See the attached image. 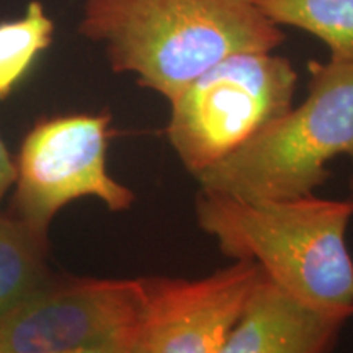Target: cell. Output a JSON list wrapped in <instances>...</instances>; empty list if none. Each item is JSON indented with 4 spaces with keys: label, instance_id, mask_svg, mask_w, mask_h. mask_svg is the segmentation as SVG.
Masks as SVG:
<instances>
[{
    "label": "cell",
    "instance_id": "1",
    "mask_svg": "<svg viewBox=\"0 0 353 353\" xmlns=\"http://www.w3.org/2000/svg\"><path fill=\"white\" fill-rule=\"evenodd\" d=\"M79 33L103 44L114 72L169 101L226 57L286 38L255 0H85Z\"/></svg>",
    "mask_w": 353,
    "mask_h": 353
},
{
    "label": "cell",
    "instance_id": "2",
    "mask_svg": "<svg viewBox=\"0 0 353 353\" xmlns=\"http://www.w3.org/2000/svg\"><path fill=\"white\" fill-rule=\"evenodd\" d=\"M196 219L234 260H249L304 306L353 317V260L347 229L353 198L312 195L247 201L200 190Z\"/></svg>",
    "mask_w": 353,
    "mask_h": 353
},
{
    "label": "cell",
    "instance_id": "3",
    "mask_svg": "<svg viewBox=\"0 0 353 353\" xmlns=\"http://www.w3.org/2000/svg\"><path fill=\"white\" fill-rule=\"evenodd\" d=\"M353 161V63H309L307 97L195 179L205 192L247 201L312 195L325 164Z\"/></svg>",
    "mask_w": 353,
    "mask_h": 353
},
{
    "label": "cell",
    "instance_id": "4",
    "mask_svg": "<svg viewBox=\"0 0 353 353\" xmlns=\"http://www.w3.org/2000/svg\"><path fill=\"white\" fill-rule=\"evenodd\" d=\"M296 83L293 64L273 51L226 57L169 101L165 132L172 149L198 175L288 112Z\"/></svg>",
    "mask_w": 353,
    "mask_h": 353
},
{
    "label": "cell",
    "instance_id": "5",
    "mask_svg": "<svg viewBox=\"0 0 353 353\" xmlns=\"http://www.w3.org/2000/svg\"><path fill=\"white\" fill-rule=\"evenodd\" d=\"M108 113L41 118L25 136L17 159L15 218L41 239L63 206L95 196L113 213L136 196L107 169L112 130Z\"/></svg>",
    "mask_w": 353,
    "mask_h": 353
},
{
    "label": "cell",
    "instance_id": "6",
    "mask_svg": "<svg viewBox=\"0 0 353 353\" xmlns=\"http://www.w3.org/2000/svg\"><path fill=\"white\" fill-rule=\"evenodd\" d=\"M144 309L143 278L46 281L0 314V353L136 347Z\"/></svg>",
    "mask_w": 353,
    "mask_h": 353
},
{
    "label": "cell",
    "instance_id": "7",
    "mask_svg": "<svg viewBox=\"0 0 353 353\" xmlns=\"http://www.w3.org/2000/svg\"><path fill=\"white\" fill-rule=\"evenodd\" d=\"M249 260L208 276L143 278L145 309L136 353H219L260 278Z\"/></svg>",
    "mask_w": 353,
    "mask_h": 353
},
{
    "label": "cell",
    "instance_id": "8",
    "mask_svg": "<svg viewBox=\"0 0 353 353\" xmlns=\"http://www.w3.org/2000/svg\"><path fill=\"white\" fill-rule=\"evenodd\" d=\"M348 319L304 306L260 273L219 353H330Z\"/></svg>",
    "mask_w": 353,
    "mask_h": 353
},
{
    "label": "cell",
    "instance_id": "9",
    "mask_svg": "<svg viewBox=\"0 0 353 353\" xmlns=\"http://www.w3.org/2000/svg\"><path fill=\"white\" fill-rule=\"evenodd\" d=\"M278 26H293L321 39L335 61L353 63V0H255Z\"/></svg>",
    "mask_w": 353,
    "mask_h": 353
},
{
    "label": "cell",
    "instance_id": "10",
    "mask_svg": "<svg viewBox=\"0 0 353 353\" xmlns=\"http://www.w3.org/2000/svg\"><path fill=\"white\" fill-rule=\"evenodd\" d=\"M44 252L46 239L15 216H0V314L46 283Z\"/></svg>",
    "mask_w": 353,
    "mask_h": 353
},
{
    "label": "cell",
    "instance_id": "11",
    "mask_svg": "<svg viewBox=\"0 0 353 353\" xmlns=\"http://www.w3.org/2000/svg\"><path fill=\"white\" fill-rule=\"evenodd\" d=\"M52 38L54 21L41 2L30 3L20 19L0 23V100L12 94Z\"/></svg>",
    "mask_w": 353,
    "mask_h": 353
},
{
    "label": "cell",
    "instance_id": "12",
    "mask_svg": "<svg viewBox=\"0 0 353 353\" xmlns=\"http://www.w3.org/2000/svg\"><path fill=\"white\" fill-rule=\"evenodd\" d=\"M17 167L15 162L12 161L10 154H8L6 144L0 138V200L6 195V192L10 188V185L15 182Z\"/></svg>",
    "mask_w": 353,
    "mask_h": 353
},
{
    "label": "cell",
    "instance_id": "13",
    "mask_svg": "<svg viewBox=\"0 0 353 353\" xmlns=\"http://www.w3.org/2000/svg\"><path fill=\"white\" fill-rule=\"evenodd\" d=\"M76 353H136L134 347H107V348H94V350H83Z\"/></svg>",
    "mask_w": 353,
    "mask_h": 353
},
{
    "label": "cell",
    "instance_id": "14",
    "mask_svg": "<svg viewBox=\"0 0 353 353\" xmlns=\"http://www.w3.org/2000/svg\"><path fill=\"white\" fill-rule=\"evenodd\" d=\"M350 190H352V193H353V175H352V179H350Z\"/></svg>",
    "mask_w": 353,
    "mask_h": 353
}]
</instances>
